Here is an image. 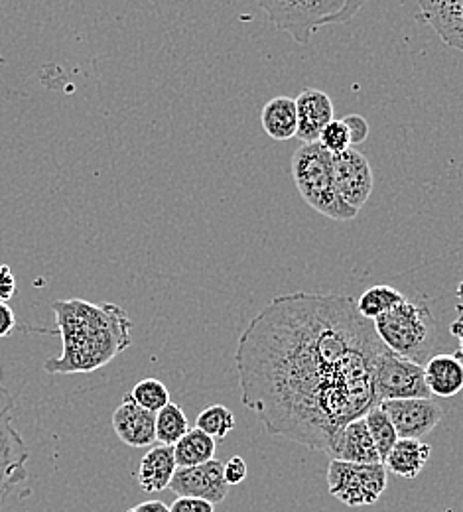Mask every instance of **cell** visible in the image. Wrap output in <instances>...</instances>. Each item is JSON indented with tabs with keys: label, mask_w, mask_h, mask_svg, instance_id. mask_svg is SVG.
Listing matches in <instances>:
<instances>
[{
	"label": "cell",
	"mask_w": 463,
	"mask_h": 512,
	"mask_svg": "<svg viewBox=\"0 0 463 512\" xmlns=\"http://www.w3.org/2000/svg\"><path fill=\"white\" fill-rule=\"evenodd\" d=\"M385 347L351 296H278L239 337L241 400L270 436L328 453L343 426L377 406Z\"/></svg>",
	"instance_id": "cell-1"
},
{
	"label": "cell",
	"mask_w": 463,
	"mask_h": 512,
	"mask_svg": "<svg viewBox=\"0 0 463 512\" xmlns=\"http://www.w3.org/2000/svg\"><path fill=\"white\" fill-rule=\"evenodd\" d=\"M60 335L62 353L48 359L44 369L50 375L93 373L109 365L133 345V321L117 304H93L87 300H58L52 304Z\"/></svg>",
	"instance_id": "cell-2"
},
{
	"label": "cell",
	"mask_w": 463,
	"mask_h": 512,
	"mask_svg": "<svg viewBox=\"0 0 463 512\" xmlns=\"http://www.w3.org/2000/svg\"><path fill=\"white\" fill-rule=\"evenodd\" d=\"M292 178L300 197L320 215L333 221H353L357 209L337 192L333 176V156L320 144H300L290 162Z\"/></svg>",
	"instance_id": "cell-3"
},
{
	"label": "cell",
	"mask_w": 463,
	"mask_h": 512,
	"mask_svg": "<svg viewBox=\"0 0 463 512\" xmlns=\"http://www.w3.org/2000/svg\"><path fill=\"white\" fill-rule=\"evenodd\" d=\"M268 22L292 36L298 44H308L310 38L324 26L345 24L363 8L367 0H257Z\"/></svg>",
	"instance_id": "cell-4"
},
{
	"label": "cell",
	"mask_w": 463,
	"mask_h": 512,
	"mask_svg": "<svg viewBox=\"0 0 463 512\" xmlns=\"http://www.w3.org/2000/svg\"><path fill=\"white\" fill-rule=\"evenodd\" d=\"M373 325L379 339L395 355L422 367L438 343V327L430 308L410 300H404L395 310L377 318Z\"/></svg>",
	"instance_id": "cell-5"
},
{
	"label": "cell",
	"mask_w": 463,
	"mask_h": 512,
	"mask_svg": "<svg viewBox=\"0 0 463 512\" xmlns=\"http://www.w3.org/2000/svg\"><path fill=\"white\" fill-rule=\"evenodd\" d=\"M389 471L385 463H349L331 459L328 489L331 497L347 507H371L387 491Z\"/></svg>",
	"instance_id": "cell-6"
},
{
	"label": "cell",
	"mask_w": 463,
	"mask_h": 512,
	"mask_svg": "<svg viewBox=\"0 0 463 512\" xmlns=\"http://www.w3.org/2000/svg\"><path fill=\"white\" fill-rule=\"evenodd\" d=\"M408 398H432L424 379V367L398 357L385 347L375 367V404Z\"/></svg>",
	"instance_id": "cell-7"
},
{
	"label": "cell",
	"mask_w": 463,
	"mask_h": 512,
	"mask_svg": "<svg viewBox=\"0 0 463 512\" xmlns=\"http://www.w3.org/2000/svg\"><path fill=\"white\" fill-rule=\"evenodd\" d=\"M379 406L387 412L397 430L398 438L402 440H422L444 418V408L432 398L387 400Z\"/></svg>",
	"instance_id": "cell-8"
},
{
	"label": "cell",
	"mask_w": 463,
	"mask_h": 512,
	"mask_svg": "<svg viewBox=\"0 0 463 512\" xmlns=\"http://www.w3.org/2000/svg\"><path fill=\"white\" fill-rule=\"evenodd\" d=\"M30 451L14 428L12 410L0 414V509L6 505L12 491L28 479Z\"/></svg>",
	"instance_id": "cell-9"
},
{
	"label": "cell",
	"mask_w": 463,
	"mask_h": 512,
	"mask_svg": "<svg viewBox=\"0 0 463 512\" xmlns=\"http://www.w3.org/2000/svg\"><path fill=\"white\" fill-rule=\"evenodd\" d=\"M333 156V176L337 192L353 209H361L375 186L373 170L365 154L355 148H347L345 152L331 154Z\"/></svg>",
	"instance_id": "cell-10"
},
{
	"label": "cell",
	"mask_w": 463,
	"mask_h": 512,
	"mask_svg": "<svg viewBox=\"0 0 463 512\" xmlns=\"http://www.w3.org/2000/svg\"><path fill=\"white\" fill-rule=\"evenodd\" d=\"M178 497H196L219 505L229 495V485L223 477V463L211 459L196 467H178L168 487Z\"/></svg>",
	"instance_id": "cell-11"
},
{
	"label": "cell",
	"mask_w": 463,
	"mask_h": 512,
	"mask_svg": "<svg viewBox=\"0 0 463 512\" xmlns=\"http://www.w3.org/2000/svg\"><path fill=\"white\" fill-rule=\"evenodd\" d=\"M111 426L129 448H152L156 444V414L138 406L131 394L123 396L121 406L113 412Z\"/></svg>",
	"instance_id": "cell-12"
},
{
	"label": "cell",
	"mask_w": 463,
	"mask_h": 512,
	"mask_svg": "<svg viewBox=\"0 0 463 512\" xmlns=\"http://www.w3.org/2000/svg\"><path fill=\"white\" fill-rule=\"evenodd\" d=\"M416 20L430 26L446 46L463 52V0H418Z\"/></svg>",
	"instance_id": "cell-13"
},
{
	"label": "cell",
	"mask_w": 463,
	"mask_h": 512,
	"mask_svg": "<svg viewBox=\"0 0 463 512\" xmlns=\"http://www.w3.org/2000/svg\"><path fill=\"white\" fill-rule=\"evenodd\" d=\"M296 113H298V132L296 138L302 144L318 142L322 130L335 119L333 101L326 91L320 89H304L296 97Z\"/></svg>",
	"instance_id": "cell-14"
},
{
	"label": "cell",
	"mask_w": 463,
	"mask_h": 512,
	"mask_svg": "<svg viewBox=\"0 0 463 512\" xmlns=\"http://www.w3.org/2000/svg\"><path fill=\"white\" fill-rule=\"evenodd\" d=\"M326 455H330V459L349 463H381L379 451L369 434L365 416L343 426L333 438Z\"/></svg>",
	"instance_id": "cell-15"
},
{
	"label": "cell",
	"mask_w": 463,
	"mask_h": 512,
	"mask_svg": "<svg viewBox=\"0 0 463 512\" xmlns=\"http://www.w3.org/2000/svg\"><path fill=\"white\" fill-rule=\"evenodd\" d=\"M174 448L170 446H152L142 457L138 465V485L146 493H160L170 487L176 473Z\"/></svg>",
	"instance_id": "cell-16"
},
{
	"label": "cell",
	"mask_w": 463,
	"mask_h": 512,
	"mask_svg": "<svg viewBox=\"0 0 463 512\" xmlns=\"http://www.w3.org/2000/svg\"><path fill=\"white\" fill-rule=\"evenodd\" d=\"M424 379L432 396L452 398L463 390V361L456 355H434L424 365Z\"/></svg>",
	"instance_id": "cell-17"
},
{
	"label": "cell",
	"mask_w": 463,
	"mask_h": 512,
	"mask_svg": "<svg viewBox=\"0 0 463 512\" xmlns=\"http://www.w3.org/2000/svg\"><path fill=\"white\" fill-rule=\"evenodd\" d=\"M430 453H432V448L428 444H424L422 440L398 438L397 444L393 446L385 459V467H387V471L395 473L402 479L414 481L426 467Z\"/></svg>",
	"instance_id": "cell-18"
},
{
	"label": "cell",
	"mask_w": 463,
	"mask_h": 512,
	"mask_svg": "<svg viewBox=\"0 0 463 512\" xmlns=\"http://www.w3.org/2000/svg\"><path fill=\"white\" fill-rule=\"evenodd\" d=\"M261 123L272 140L296 138V132H298L296 99H290V97L270 99L261 113Z\"/></svg>",
	"instance_id": "cell-19"
},
{
	"label": "cell",
	"mask_w": 463,
	"mask_h": 512,
	"mask_svg": "<svg viewBox=\"0 0 463 512\" xmlns=\"http://www.w3.org/2000/svg\"><path fill=\"white\" fill-rule=\"evenodd\" d=\"M217 444L211 436L198 428H190V432L174 446V457L178 467H196L215 459Z\"/></svg>",
	"instance_id": "cell-20"
},
{
	"label": "cell",
	"mask_w": 463,
	"mask_h": 512,
	"mask_svg": "<svg viewBox=\"0 0 463 512\" xmlns=\"http://www.w3.org/2000/svg\"><path fill=\"white\" fill-rule=\"evenodd\" d=\"M406 298L395 290L393 286H387V284H379V286H373V288H367L359 300H357V310L363 318L367 320L375 321L385 314H389L391 310H395L397 306H400Z\"/></svg>",
	"instance_id": "cell-21"
},
{
	"label": "cell",
	"mask_w": 463,
	"mask_h": 512,
	"mask_svg": "<svg viewBox=\"0 0 463 512\" xmlns=\"http://www.w3.org/2000/svg\"><path fill=\"white\" fill-rule=\"evenodd\" d=\"M190 432V422L186 412L170 402L160 412H156V442L160 446L174 448Z\"/></svg>",
	"instance_id": "cell-22"
},
{
	"label": "cell",
	"mask_w": 463,
	"mask_h": 512,
	"mask_svg": "<svg viewBox=\"0 0 463 512\" xmlns=\"http://www.w3.org/2000/svg\"><path fill=\"white\" fill-rule=\"evenodd\" d=\"M365 422L369 428V434L375 442V448L379 451L381 463H385L389 451L397 444L398 434L391 422V418L387 416V412L381 406H373L367 414H365Z\"/></svg>",
	"instance_id": "cell-23"
},
{
	"label": "cell",
	"mask_w": 463,
	"mask_h": 512,
	"mask_svg": "<svg viewBox=\"0 0 463 512\" xmlns=\"http://www.w3.org/2000/svg\"><path fill=\"white\" fill-rule=\"evenodd\" d=\"M237 426L235 414L223 406V404H213L207 406L196 420V428L211 436L213 440H225Z\"/></svg>",
	"instance_id": "cell-24"
},
{
	"label": "cell",
	"mask_w": 463,
	"mask_h": 512,
	"mask_svg": "<svg viewBox=\"0 0 463 512\" xmlns=\"http://www.w3.org/2000/svg\"><path fill=\"white\" fill-rule=\"evenodd\" d=\"M129 394L138 406H142L144 410H150L154 414L170 404V392H168L166 384L158 379H144V381L134 384V388Z\"/></svg>",
	"instance_id": "cell-25"
},
{
	"label": "cell",
	"mask_w": 463,
	"mask_h": 512,
	"mask_svg": "<svg viewBox=\"0 0 463 512\" xmlns=\"http://www.w3.org/2000/svg\"><path fill=\"white\" fill-rule=\"evenodd\" d=\"M330 154H339L351 148V138L349 130L345 127L343 119H333L328 127L322 130L320 140H318Z\"/></svg>",
	"instance_id": "cell-26"
},
{
	"label": "cell",
	"mask_w": 463,
	"mask_h": 512,
	"mask_svg": "<svg viewBox=\"0 0 463 512\" xmlns=\"http://www.w3.org/2000/svg\"><path fill=\"white\" fill-rule=\"evenodd\" d=\"M247 475H249V467L241 455H233L227 463H223V477L229 487L241 485L247 479Z\"/></svg>",
	"instance_id": "cell-27"
},
{
	"label": "cell",
	"mask_w": 463,
	"mask_h": 512,
	"mask_svg": "<svg viewBox=\"0 0 463 512\" xmlns=\"http://www.w3.org/2000/svg\"><path fill=\"white\" fill-rule=\"evenodd\" d=\"M343 123H345L347 130H349L351 146L361 144L363 140H367V136H369V123L361 115H347L343 119Z\"/></svg>",
	"instance_id": "cell-28"
},
{
	"label": "cell",
	"mask_w": 463,
	"mask_h": 512,
	"mask_svg": "<svg viewBox=\"0 0 463 512\" xmlns=\"http://www.w3.org/2000/svg\"><path fill=\"white\" fill-rule=\"evenodd\" d=\"M170 512H215V505L196 497H178L172 503Z\"/></svg>",
	"instance_id": "cell-29"
},
{
	"label": "cell",
	"mask_w": 463,
	"mask_h": 512,
	"mask_svg": "<svg viewBox=\"0 0 463 512\" xmlns=\"http://www.w3.org/2000/svg\"><path fill=\"white\" fill-rule=\"evenodd\" d=\"M16 294V278L8 264H0V302L12 300Z\"/></svg>",
	"instance_id": "cell-30"
},
{
	"label": "cell",
	"mask_w": 463,
	"mask_h": 512,
	"mask_svg": "<svg viewBox=\"0 0 463 512\" xmlns=\"http://www.w3.org/2000/svg\"><path fill=\"white\" fill-rule=\"evenodd\" d=\"M16 327V316L8 302H0V339L8 337Z\"/></svg>",
	"instance_id": "cell-31"
},
{
	"label": "cell",
	"mask_w": 463,
	"mask_h": 512,
	"mask_svg": "<svg viewBox=\"0 0 463 512\" xmlns=\"http://www.w3.org/2000/svg\"><path fill=\"white\" fill-rule=\"evenodd\" d=\"M127 512H170V507H166L162 501H146Z\"/></svg>",
	"instance_id": "cell-32"
},
{
	"label": "cell",
	"mask_w": 463,
	"mask_h": 512,
	"mask_svg": "<svg viewBox=\"0 0 463 512\" xmlns=\"http://www.w3.org/2000/svg\"><path fill=\"white\" fill-rule=\"evenodd\" d=\"M12 408H14V398H12L10 390H6V388L0 386V414L8 412V410H12Z\"/></svg>",
	"instance_id": "cell-33"
},
{
	"label": "cell",
	"mask_w": 463,
	"mask_h": 512,
	"mask_svg": "<svg viewBox=\"0 0 463 512\" xmlns=\"http://www.w3.org/2000/svg\"><path fill=\"white\" fill-rule=\"evenodd\" d=\"M458 298L462 300V304L458 306V310H463V282L460 284V286H458Z\"/></svg>",
	"instance_id": "cell-34"
},
{
	"label": "cell",
	"mask_w": 463,
	"mask_h": 512,
	"mask_svg": "<svg viewBox=\"0 0 463 512\" xmlns=\"http://www.w3.org/2000/svg\"><path fill=\"white\" fill-rule=\"evenodd\" d=\"M456 357H458V359H462V361H463V337H462V339H460V349H458V353H456Z\"/></svg>",
	"instance_id": "cell-35"
},
{
	"label": "cell",
	"mask_w": 463,
	"mask_h": 512,
	"mask_svg": "<svg viewBox=\"0 0 463 512\" xmlns=\"http://www.w3.org/2000/svg\"><path fill=\"white\" fill-rule=\"evenodd\" d=\"M0 379H2V371H0Z\"/></svg>",
	"instance_id": "cell-36"
}]
</instances>
